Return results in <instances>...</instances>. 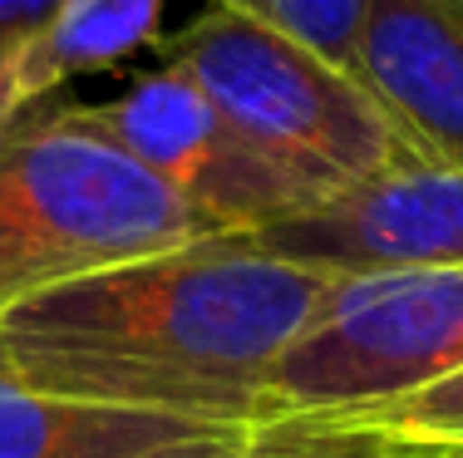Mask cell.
I'll list each match as a JSON object with an SVG mask.
<instances>
[{
    "mask_svg": "<svg viewBox=\"0 0 463 458\" xmlns=\"http://www.w3.org/2000/svg\"><path fill=\"white\" fill-rule=\"evenodd\" d=\"M355 74L424 158L463 168V0H365Z\"/></svg>",
    "mask_w": 463,
    "mask_h": 458,
    "instance_id": "obj_7",
    "label": "cell"
},
{
    "mask_svg": "<svg viewBox=\"0 0 463 458\" xmlns=\"http://www.w3.org/2000/svg\"><path fill=\"white\" fill-rule=\"evenodd\" d=\"M90 114L187 207H197L217 232H267L326 198L301 173H291L267 148L251 144L197 89L193 74H183L168 60L163 70L134 79L118 99L94 104Z\"/></svg>",
    "mask_w": 463,
    "mask_h": 458,
    "instance_id": "obj_5",
    "label": "cell"
},
{
    "mask_svg": "<svg viewBox=\"0 0 463 458\" xmlns=\"http://www.w3.org/2000/svg\"><path fill=\"white\" fill-rule=\"evenodd\" d=\"M15 114H20V104H15V89H10V50H0V128Z\"/></svg>",
    "mask_w": 463,
    "mask_h": 458,
    "instance_id": "obj_14",
    "label": "cell"
},
{
    "mask_svg": "<svg viewBox=\"0 0 463 458\" xmlns=\"http://www.w3.org/2000/svg\"><path fill=\"white\" fill-rule=\"evenodd\" d=\"M365 419L384 424V429L414 434V439H429V444L463 449V369L434 379V385L414 389V395L394 399V405H384L374 414H365Z\"/></svg>",
    "mask_w": 463,
    "mask_h": 458,
    "instance_id": "obj_12",
    "label": "cell"
},
{
    "mask_svg": "<svg viewBox=\"0 0 463 458\" xmlns=\"http://www.w3.org/2000/svg\"><path fill=\"white\" fill-rule=\"evenodd\" d=\"M168 64L326 198L419 153L355 70L247 15L207 5L168 45Z\"/></svg>",
    "mask_w": 463,
    "mask_h": 458,
    "instance_id": "obj_3",
    "label": "cell"
},
{
    "mask_svg": "<svg viewBox=\"0 0 463 458\" xmlns=\"http://www.w3.org/2000/svg\"><path fill=\"white\" fill-rule=\"evenodd\" d=\"M444 458H463V449H449V444H444Z\"/></svg>",
    "mask_w": 463,
    "mask_h": 458,
    "instance_id": "obj_15",
    "label": "cell"
},
{
    "mask_svg": "<svg viewBox=\"0 0 463 458\" xmlns=\"http://www.w3.org/2000/svg\"><path fill=\"white\" fill-rule=\"evenodd\" d=\"M241 434V424L60 399L0 360V458H197Z\"/></svg>",
    "mask_w": 463,
    "mask_h": 458,
    "instance_id": "obj_8",
    "label": "cell"
},
{
    "mask_svg": "<svg viewBox=\"0 0 463 458\" xmlns=\"http://www.w3.org/2000/svg\"><path fill=\"white\" fill-rule=\"evenodd\" d=\"M222 237L84 104H30L0 128V315L124 261Z\"/></svg>",
    "mask_w": 463,
    "mask_h": 458,
    "instance_id": "obj_2",
    "label": "cell"
},
{
    "mask_svg": "<svg viewBox=\"0 0 463 458\" xmlns=\"http://www.w3.org/2000/svg\"><path fill=\"white\" fill-rule=\"evenodd\" d=\"M50 5L54 0H0V50H15L50 15Z\"/></svg>",
    "mask_w": 463,
    "mask_h": 458,
    "instance_id": "obj_13",
    "label": "cell"
},
{
    "mask_svg": "<svg viewBox=\"0 0 463 458\" xmlns=\"http://www.w3.org/2000/svg\"><path fill=\"white\" fill-rule=\"evenodd\" d=\"M335 281L251 237H203L5 311L0 360L60 399L251 429Z\"/></svg>",
    "mask_w": 463,
    "mask_h": 458,
    "instance_id": "obj_1",
    "label": "cell"
},
{
    "mask_svg": "<svg viewBox=\"0 0 463 458\" xmlns=\"http://www.w3.org/2000/svg\"><path fill=\"white\" fill-rule=\"evenodd\" d=\"M168 0H54L50 15L10 50V89L30 108L60 84L109 70L158 40Z\"/></svg>",
    "mask_w": 463,
    "mask_h": 458,
    "instance_id": "obj_9",
    "label": "cell"
},
{
    "mask_svg": "<svg viewBox=\"0 0 463 458\" xmlns=\"http://www.w3.org/2000/svg\"><path fill=\"white\" fill-rule=\"evenodd\" d=\"M197 458H444V444L414 439V434L384 429L374 419H326V414H296L247 429L237 444Z\"/></svg>",
    "mask_w": 463,
    "mask_h": 458,
    "instance_id": "obj_10",
    "label": "cell"
},
{
    "mask_svg": "<svg viewBox=\"0 0 463 458\" xmlns=\"http://www.w3.org/2000/svg\"><path fill=\"white\" fill-rule=\"evenodd\" d=\"M463 369V266L340 276L271 375V419L365 414Z\"/></svg>",
    "mask_w": 463,
    "mask_h": 458,
    "instance_id": "obj_4",
    "label": "cell"
},
{
    "mask_svg": "<svg viewBox=\"0 0 463 458\" xmlns=\"http://www.w3.org/2000/svg\"><path fill=\"white\" fill-rule=\"evenodd\" d=\"M251 242L330 276L463 266V168L414 153L251 232Z\"/></svg>",
    "mask_w": 463,
    "mask_h": 458,
    "instance_id": "obj_6",
    "label": "cell"
},
{
    "mask_svg": "<svg viewBox=\"0 0 463 458\" xmlns=\"http://www.w3.org/2000/svg\"><path fill=\"white\" fill-rule=\"evenodd\" d=\"M207 5L271 25L281 35L311 45L316 54H326V60L355 70V35H360L365 0H207Z\"/></svg>",
    "mask_w": 463,
    "mask_h": 458,
    "instance_id": "obj_11",
    "label": "cell"
}]
</instances>
